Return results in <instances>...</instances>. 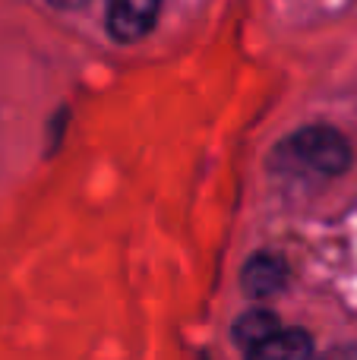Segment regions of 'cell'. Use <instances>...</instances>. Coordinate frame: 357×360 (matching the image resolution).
<instances>
[{
  "label": "cell",
  "instance_id": "6da1fadb",
  "mask_svg": "<svg viewBox=\"0 0 357 360\" xmlns=\"http://www.w3.org/2000/svg\"><path fill=\"white\" fill-rule=\"evenodd\" d=\"M278 165L291 174L332 177L351 165V146L332 127H307L278 149Z\"/></svg>",
  "mask_w": 357,
  "mask_h": 360
},
{
  "label": "cell",
  "instance_id": "7a4b0ae2",
  "mask_svg": "<svg viewBox=\"0 0 357 360\" xmlns=\"http://www.w3.org/2000/svg\"><path fill=\"white\" fill-rule=\"evenodd\" d=\"M162 0H108V29L117 41H136L155 25Z\"/></svg>",
  "mask_w": 357,
  "mask_h": 360
},
{
  "label": "cell",
  "instance_id": "3957f363",
  "mask_svg": "<svg viewBox=\"0 0 357 360\" xmlns=\"http://www.w3.org/2000/svg\"><path fill=\"white\" fill-rule=\"evenodd\" d=\"M285 281H288V266L272 253L253 256L244 269V291L250 297H272L285 288Z\"/></svg>",
  "mask_w": 357,
  "mask_h": 360
},
{
  "label": "cell",
  "instance_id": "277c9868",
  "mask_svg": "<svg viewBox=\"0 0 357 360\" xmlns=\"http://www.w3.org/2000/svg\"><path fill=\"white\" fill-rule=\"evenodd\" d=\"M313 351L310 345V335L301 329H282L278 326L263 345L250 351L253 357H263V360H294V357H307Z\"/></svg>",
  "mask_w": 357,
  "mask_h": 360
},
{
  "label": "cell",
  "instance_id": "5b68a950",
  "mask_svg": "<svg viewBox=\"0 0 357 360\" xmlns=\"http://www.w3.org/2000/svg\"><path fill=\"white\" fill-rule=\"evenodd\" d=\"M275 329H278V319L272 316V313L250 310V313H244V316L234 323V342H238L240 348L250 354V351L257 348V345H263Z\"/></svg>",
  "mask_w": 357,
  "mask_h": 360
},
{
  "label": "cell",
  "instance_id": "8992f818",
  "mask_svg": "<svg viewBox=\"0 0 357 360\" xmlns=\"http://www.w3.org/2000/svg\"><path fill=\"white\" fill-rule=\"evenodd\" d=\"M54 6H63V10H73V6H82L86 0H51Z\"/></svg>",
  "mask_w": 357,
  "mask_h": 360
}]
</instances>
